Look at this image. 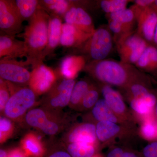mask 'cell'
Returning a JSON list of instances; mask_svg holds the SVG:
<instances>
[{
    "label": "cell",
    "instance_id": "1",
    "mask_svg": "<svg viewBox=\"0 0 157 157\" xmlns=\"http://www.w3.org/2000/svg\"><path fill=\"white\" fill-rule=\"evenodd\" d=\"M50 17L45 9L40 6L29 20L23 34L27 52V61L33 66L43 62L42 54L48 43Z\"/></svg>",
    "mask_w": 157,
    "mask_h": 157
},
{
    "label": "cell",
    "instance_id": "2",
    "mask_svg": "<svg viewBox=\"0 0 157 157\" xmlns=\"http://www.w3.org/2000/svg\"><path fill=\"white\" fill-rule=\"evenodd\" d=\"M84 69L100 81L117 86L124 85L139 74L133 65L111 59L93 61Z\"/></svg>",
    "mask_w": 157,
    "mask_h": 157
},
{
    "label": "cell",
    "instance_id": "3",
    "mask_svg": "<svg viewBox=\"0 0 157 157\" xmlns=\"http://www.w3.org/2000/svg\"><path fill=\"white\" fill-rule=\"evenodd\" d=\"M9 87L11 97L6 104L4 112L7 117L17 119L25 114L36 102V94L29 88L23 87L15 90L11 83Z\"/></svg>",
    "mask_w": 157,
    "mask_h": 157
},
{
    "label": "cell",
    "instance_id": "4",
    "mask_svg": "<svg viewBox=\"0 0 157 157\" xmlns=\"http://www.w3.org/2000/svg\"><path fill=\"white\" fill-rule=\"evenodd\" d=\"M121 61L128 64H136L149 44L137 32H132L116 42Z\"/></svg>",
    "mask_w": 157,
    "mask_h": 157
},
{
    "label": "cell",
    "instance_id": "5",
    "mask_svg": "<svg viewBox=\"0 0 157 157\" xmlns=\"http://www.w3.org/2000/svg\"><path fill=\"white\" fill-rule=\"evenodd\" d=\"M23 21L15 1L0 0L1 35L15 36L22 31Z\"/></svg>",
    "mask_w": 157,
    "mask_h": 157
},
{
    "label": "cell",
    "instance_id": "6",
    "mask_svg": "<svg viewBox=\"0 0 157 157\" xmlns=\"http://www.w3.org/2000/svg\"><path fill=\"white\" fill-rule=\"evenodd\" d=\"M82 45L85 52L87 53L93 61L102 60L105 59L112 50V36L107 29H97Z\"/></svg>",
    "mask_w": 157,
    "mask_h": 157
},
{
    "label": "cell",
    "instance_id": "7",
    "mask_svg": "<svg viewBox=\"0 0 157 157\" xmlns=\"http://www.w3.org/2000/svg\"><path fill=\"white\" fill-rule=\"evenodd\" d=\"M31 65L28 61H17L14 59H1V78L9 82L17 84H28L31 77V72L26 67Z\"/></svg>",
    "mask_w": 157,
    "mask_h": 157
},
{
    "label": "cell",
    "instance_id": "8",
    "mask_svg": "<svg viewBox=\"0 0 157 157\" xmlns=\"http://www.w3.org/2000/svg\"><path fill=\"white\" fill-rule=\"evenodd\" d=\"M131 8L136 16L137 33L149 44L154 45V36L157 25V12L151 6L140 8L134 5Z\"/></svg>",
    "mask_w": 157,
    "mask_h": 157
},
{
    "label": "cell",
    "instance_id": "9",
    "mask_svg": "<svg viewBox=\"0 0 157 157\" xmlns=\"http://www.w3.org/2000/svg\"><path fill=\"white\" fill-rule=\"evenodd\" d=\"M29 85L36 94L41 95L52 88L56 79L55 74L43 62L33 66Z\"/></svg>",
    "mask_w": 157,
    "mask_h": 157
},
{
    "label": "cell",
    "instance_id": "10",
    "mask_svg": "<svg viewBox=\"0 0 157 157\" xmlns=\"http://www.w3.org/2000/svg\"><path fill=\"white\" fill-rule=\"evenodd\" d=\"M25 121L29 125L49 135H55L60 130V124L51 114L40 108H35L29 111L25 116Z\"/></svg>",
    "mask_w": 157,
    "mask_h": 157
},
{
    "label": "cell",
    "instance_id": "11",
    "mask_svg": "<svg viewBox=\"0 0 157 157\" xmlns=\"http://www.w3.org/2000/svg\"><path fill=\"white\" fill-rule=\"evenodd\" d=\"M75 83L74 79L65 78L52 88L46 99L47 106L52 109H59L70 104Z\"/></svg>",
    "mask_w": 157,
    "mask_h": 157
},
{
    "label": "cell",
    "instance_id": "12",
    "mask_svg": "<svg viewBox=\"0 0 157 157\" xmlns=\"http://www.w3.org/2000/svg\"><path fill=\"white\" fill-rule=\"evenodd\" d=\"M27 57L24 41L15 39L14 36L1 35L0 36V58L14 59Z\"/></svg>",
    "mask_w": 157,
    "mask_h": 157
},
{
    "label": "cell",
    "instance_id": "13",
    "mask_svg": "<svg viewBox=\"0 0 157 157\" xmlns=\"http://www.w3.org/2000/svg\"><path fill=\"white\" fill-rule=\"evenodd\" d=\"M92 35L78 29L73 25L63 24L60 44L66 47H80Z\"/></svg>",
    "mask_w": 157,
    "mask_h": 157
},
{
    "label": "cell",
    "instance_id": "14",
    "mask_svg": "<svg viewBox=\"0 0 157 157\" xmlns=\"http://www.w3.org/2000/svg\"><path fill=\"white\" fill-rule=\"evenodd\" d=\"M97 138L96 127L92 124L79 125L73 129L68 135L70 143L78 142L93 144Z\"/></svg>",
    "mask_w": 157,
    "mask_h": 157
},
{
    "label": "cell",
    "instance_id": "15",
    "mask_svg": "<svg viewBox=\"0 0 157 157\" xmlns=\"http://www.w3.org/2000/svg\"><path fill=\"white\" fill-rule=\"evenodd\" d=\"M62 25L61 20L58 16H50L48 25V43L42 54L43 60L60 44Z\"/></svg>",
    "mask_w": 157,
    "mask_h": 157
},
{
    "label": "cell",
    "instance_id": "16",
    "mask_svg": "<svg viewBox=\"0 0 157 157\" xmlns=\"http://www.w3.org/2000/svg\"><path fill=\"white\" fill-rule=\"evenodd\" d=\"M85 58L80 56L65 57L61 63L60 72L66 79H73L78 72L86 66Z\"/></svg>",
    "mask_w": 157,
    "mask_h": 157
},
{
    "label": "cell",
    "instance_id": "17",
    "mask_svg": "<svg viewBox=\"0 0 157 157\" xmlns=\"http://www.w3.org/2000/svg\"><path fill=\"white\" fill-rule=\"evenodd\" d=\"M21 149L29 157H44L46 151L40 138L34 133H29L21 142Z\"/></svg>",
    "mask_w": 157,
    "mask_h": 157
},
{
    "label": "cell",
    "instance_id": "18",
    "mask_svg": "<svg viewBox=\"0 0 157 157\" xmlns=\"http://www.w3.org/2000/svg\"><path fill=\"white\" fill-rule=\"evenodd\" d=\"M137 69L157 73V47L149 44L135 64Z\"/></svg>",
    "mask_w": 157,
    "mask_h": 157
},
{
    "label": "cell",
    "instance_id": "19",
    "mask_svg": "<svg viewBox=\"0 0 157 157\" xmlns=\"http://www.w3.org/2000/svg\"><path fill=\"white\" fill-rule=\"evenodd\" d=\"M102 92L104 100L113 112L121 113L124 111V103L117 91L109 86L106 85L103 87Z\"/></svg>",
    "mask_w": 157,
    "mask_h": 157
},
{
    "label": "cell",
    "instance_id": "20",
    "mask_svg": "<svg viewBox=\"0 0 157 157\" xmlns=\"http://www.w3.org/2000/svg\"><path fill=\"white\" fill-rule=\"evenodd\" d=\"M109 19L116 21L121 23L130 32H134V27L136 25V16L134 10L130 8L120 11L107 14Z\"/></svg>",
    "mask_w": 157,
    "mask_h": 157
},
{
    "label": "cell",
    "instance_id": "21",
    "mask_svg": "<svg viewBox=\"0 0 157 157\" xmlns=\"http://www.w3.org/2000/svg\"><path fill=\"white\" fill-rule=\"evenodd\" d=\"M73 26L87 34L93 35L96 31L92 19L82 8L77 7L76 20Z\"/></svg>",
    "mask_w": 157,
    "mask_h": 157
},
{
    "label": "cell",
    "instance_id": "22",
    "mask_svg": "<svg viewBox=\"0 0 157 157\" xmlns=\"http://www.w3.org/2000/svg\"><path fill=\"white\" fill-rule=\"evenodd\" d=\"M92 113L94 117L99 121H108L113 123L117 121V119L113 111L108 106L104 99L98 100L94 106Z\"/></svg>",
    "mask_w": 157,
    "mask_h": 157
},
{
    "label": "cell",
    "instance_id": "23",
    "mask_svg": "<svg viewBox=\"0 0 157 157\" xmlns=\"http://www.w3.org/2000/svg\"><path fill=\"white\" fill-rule=\"evenodd\" d=\"M156 102L155 96L149 93L139 98H133L131 103V107L137 113L146 114L148 113Z\"/></svg>",
    "mask_w": 157,
    "mask_h": 157
},
{
    "label": "cell",
    "instance_id": "24",
    "mask_svg": "<svg viewBox=\"0 0 157 157\" xmlns=\"http://www.w3.org/2000/svg\"><path fill=\"white\" fill-rule=\"evenodd\" d=\"M96 135L99 140L106 141L119 132L120 128L115 123L108 121H99L96 128Z\"/></svg>",
    "mask_w": 157,
    "mask_h": 157
},
{
    "label": "cell",
    "instance_id": "25",
    "mask_svg": "<svg viewBox=\"0 0 157 157\" xmlns=\"http://www.w3.org/2000/svg\"><path fill=\"white\" fill-rule=\"evenodd\" d=\"M67 151L72 157H93L95 149L94 145L83 143H70Z\"/></svg>",
    "mask_w": 157,
    "mask_h": 157
},
{
    "label": "cell",
    "instance_id": "26",
    "mask_svg": "<svg viewBox=\"0 0 157 157\" xmlns=\"http://www.w3.org/2000/svg\"><path fill=\"white\" fill-rule=\"evenodd\" d=\"M15 4L23 19H30L39 9L40 5L37 0H16Z\"/></svg>",
    "mask_w": 157,
    "mask_h": 157
},
{
    "label": "cell",
    "instance_id": "27",
    "mask_svg": "<svg viewBox=\"0 0 157 157\" xmlns=\"http://www.w3.org/2000/svg\"><path fill=\"white\" fill-rule=\"evenodd\" d=\"M42 3L43 6L55 14L65 15L72 6L73 2L66 0H44Z\"/></svg>",
    "mask_w": 157,
    "mask_h": 157
},
{
    "label": "cell",
    "instance_id": "28",
    "mask_svg": "<svg viewBox=\"0 0 157 157\" xmlns=\"http://www.w3.org/2000/svg\"><path fill=\"white\" fill-rule=\"evenodd\" d=\"M90 87L87 82L85 80H80L75 83L70 98V105L75 106L81 103Z\"/></svg>",
    "mask_w": 157,
    "mask_h": 157
},
{
    "label": "cell",
    "instance_id": "29",
    "mask_svg": "<svg viewBox=\"0 0 157 157\" xmlns=\"http://www.w3.org/2000/svg\"><path fill=\"white\" fill-rule=\"evenodd\" d=\"M129 2L128 0H103L100 2V6L105 13L112 14L126 9Z\"/></svg>",
    "mask_w": 157,
    "mask_h": 157
},
{
    "label": "cell",
    "instance_id": "30",
    "mask_svg": "<svg viewBox=\"0 0 157 157\" xmlns=\"http://www.w3.org/2000/svg\"><path fill=\"white\" fill-rule=\"evenodd\" d=\"M14 125L8 117H1L0 119V142L3 143L11 137L14 132Z\"/></svg>",
    "mask_w": 157,
    "mask_h": 157
},
{
    "label": "cell",
    "instance_id": "31",
    "mask_svg": "<svg viewBox=\"0 0 157 157\" xmlns=\"http://www.w3.org/2000/svg\"><path fill=\"white\" fill-rule=\"evenodd\" d=\"M108 25L109 30L114 34L115 42L124 36L133 32L128 30L121 23L116 21L109 19Z\"/></svg>",
    "mask_w": 157,
    "mask_h": 157
},
{
    "label": "cell",
    "instance_id": "32",
    "mask_svg": "<svg viewBox=\"0 0 157 157\" xmlns=\"http://www.w3.org/2000/svg\"><path fill=\"white\" fill-rule=\"evenodd\" d=\"M7 82L1 78L0 80V109L4 111L6 104L9 101L11 95L10 89Z\"/></svg>",
    "mask_w": 157,
    "mask_h": 157
},
{
    "label": "cell",
    "instance_id": "33",
    "mask_svg": "<svg viewBox=\"0 0 157 157\" xmlns=\"http://www.w3.org/2000/svg\"><path fill=\"white\" fill-rule=\"evenodd\" d=\"M99 94L96 89L90 87L89 90L86 94L82 99V103L83 107L86 108H90L95 105L98 101Z\"/></svg>",
    "mask_w": 157,
    "mask_h": 157
},
{
    "label": "cell",
    "instance_id": "34",
    "mask_svg": "<svg viewBox=\"0 0 157 157\" xmlns=\"http://www.w3.org/2000/svg\"><path fill=\"white\" fill-rule=\"evenodd\" d=\"M130 89L131 93L134 97L133 98H140L150 93L145 86L139 83H135L132 85Z\"/></svg>",
    "mask_w": 157,
    "mask_h": 157
},
{
    "label": "cell",
    "instance_id": "35",
    "mask_svg": "<svg viewBox=\"0 0 157 157\" xmlns=\"http://www.w3.org/2000/svg\"><path fill=\"white\" fill-rule=\"evenodd\" d=\"M74 2H73L72 6L67 11L64 16L66 23L72 25H73L75 23L77 9V6L74 5Z\"/></svg>",
    "mask_w": 157,
    "mask_h": 157
},
{
    "label": "cell",
    "instance_id": "36",
    "mask_svg": "<svg viewBox=\"0 0 157 157\" xmlns=\"http://www.w3.org/2000/svg\"><path fill=\"white\" fill-rule=\"evenodd\" d=\"M141 131L144 136L148 139L152 138L155 135L156 130L154 126L149 123L144 124Z\"/></svg>",
    "mask_w": 157,
    "mask_h": 157
},
{
    "label": "cell",
    "instance_id": "37",
    "mask_svg": "<svg viewBox=\"0 0 157 157\" xmlns=\"http://www.w3.org/2000/svg\"><path fill=\"white\" fill-rule=\"evenodd\" d=\"M143 152L145 157H157V142L147 145L144 148Z\"/></svg>",
    "mask_w": 157,
    "mask_h": 157
},
{
    "label": "cell",
    "instance_id": "38",
    "mask_svg": "<svg viewBox=\"0 0 157 157\" xmlns=\"http://www.w3.org/2000/svg\"><path fill=\"white\" fill-rule=\"evenodd\" d=\"M44 157H72L68 151L63 150H56L49 152Z\"/></svg>",
    "mask_w": 157,
    "mask_h": 157
},
{
    "label": "cell",
    "instance_id": "39",
    "mask_svg": "<svg viewBox=\"0 0 157 157\" xmlns=\"http://www.w3.org/2000/svg\"><path fill=\"white\" fill-rule=\"evenodd\" d=\"M155 0H136L134 1V5L140 8L151 7L154 2Z\"/></svg>",
    "mask_w": 157,
    "mask_h": 157
},
{
    "label": "cell",
    "instance_id": "40",
    "mask_svg": "<svg viewBox=\"0 0 157 157\" xmlns=\"http://www.w3.org/2000/svg\"><path fill=\"white\" fill-rule=\"evenodd\" d=\"M8 157H29L21 149L15 148L11 150L8 153Z\"/></svg>",
    "mask_w": 157,
    "mask_h": 157
},
{
    "label": "cell",
    "instance_id": "41",
    "mask_svg": "<svg viewBox=\"0 0 157 157\" xmlns=\"http://www.w3.org/2000/svg\"><path fill=\"white\" fill-rule=\"evenodd\" d=\"M124 153L121 148H117L113 150L108 154L107 157H122Z\"/></svg>",
    "mask_w": 157,
    "mask_h": 157
},
{
    "label": "cell",
    "instance_id": "42",
    "mask_svg": "<svg viewBox=\"0 0 157 157\" xmlns=\"http://www.w3.org/2000/svg\"><path fill=\"white\" fill-rule=\"evenodd\" d=\"M153 45L157 47V25L155 31L154 36Z\"/></svg>",
    "mask_w": 157,
    "mask_h": 157
},
{
    "label": "cell",
    "instance_id": "43",
    "mask_svg": "<svg viewBox=\"0 0 157 157\" xmlns=\"http://www.w3.org/2000/svg\"><path fill=\"white\" fill-rule=\"evenodd\" d=\"M0 157H8V153L4 150H0Z\"/></svg>",
    "mask_w": 157,
    "mask_h": 157
},
{
    "label": "cell",
    "instance_id": "44",
    "mask_svg": "<svg viewBox=\"0 0 157 157\" xmlns=\"http://www.w3.org/2000/svg\"><path fill=\"white\" fill-rule=\"evenodd\" d=\"M122 157H137V156L132 153L126 152L124 153Z\"/></svg>",
    "mask_w": 157,
    "mask_h": 157
},
{
    "label": "cell",
    "instance_id": "45",
    "mask_svg": "<svg viewBox=\"0 0 157 157\" xmlns=\"http://www.w3.org/2000/svg\"><path fill=\"white\" fill-rule=\"evenodd\" d=\"M151 7L157 13V0H155L154 2L152 5Z\"/></svg>",
    "mask_w": 157,
    "mask_h": 157
},
{
    "label": "cell",
    "instance_id": "46",
    "mask_svg": "<svg viewBox=\"0 0 157 157\" xmlns=\"http://www.w3.org/2000/svg\"><path fill=\"white\" fill-rule=\"evenodd\" d=\"M156 114L157 116V104H156Z\"/></svg>",
    "mask_w": 157,
    "mask_h": 157
},
{
    "label": "cell",
    "instance_id": "47",
    "mask_svg": "<svg viewBox=\"0 0 157 157\" xmlns=\"http://www.w3.org/2000/svg\"><path fill=\"white\" fill-rule=\"evenodd\" d=\"M93 157H98V156H96Z\"/></svg>",
    "mask_w": 157,
    "mask_h": 157
},
{
    "label": "cell",
    "instance_id": "48",
    "mask_svg": "<svg viewBox=\"0 0 157 157\" xmlns=\"http://www.w3.org/2000/svg\"></svg>",
    "mask_w": 157,
    "mask_h": 157
}]
</instances>
